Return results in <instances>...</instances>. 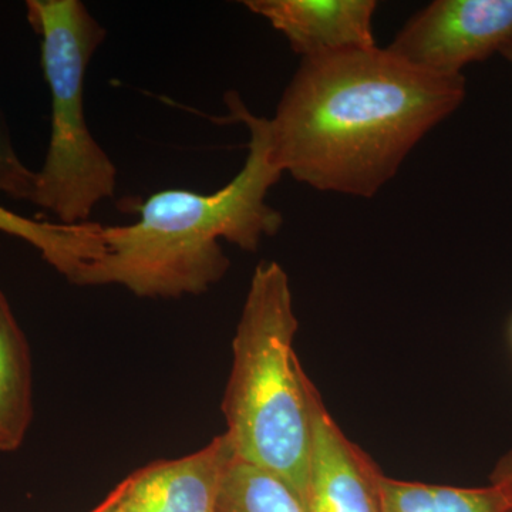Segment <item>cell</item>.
<instances>
[{
	"mask_svg": "<svg viewBox=\"0 0 512 512\" xmlns=\"http://www.w3.org/2000/svg\"><path fill=\"white\" fill-rule=\"evenodd\" d=\"M464 99V76L423 72L377 46L302 59L268 119L272 158L315 190L372 198Z\"/></svg>",
	"mask_w": 512,
	"mask_h": 512,
	"instance_id": "cell-1",
	"label": "cell"
},
{
	"mask_svg": "<svg viewBox=\"0 0 512 512\" xmlns=\"http://www.w3.org/2000/svg\"><path fill=\"white\" fill-rule=\"evenodd\" d=\"M231 119L249 131L244 167L225 187L200 194L185 188L154 192L137 222L103 227V252L76 285H120L140 298L200 295L229 269L220 239L256 251L284 217L266 202L282 173L272 158L268 119L256 117L237 94L225 97Z\"/></svg>",
	"mask_w": 512,
	"mask_h": 512,
	"instance_id": "cell-2",
	"label": "cell"
},
{
	"mask_svg": "<svg viewBox=\"0 0 512 512\" xmlns=\"http://www.w3.org/2000/svg\"><path fill=\"white\" fill-rule=\"evenodd\" d=\"M298 328L288 274L278 262H262L232 342L222 413L235 457L275 474L302 501L312 448V382L293 350Z\"/></svg>",
	"mask_w": 512,
	"mask_h": 512,
	"instance_id": "cell-3",
	"label": "cell"
},
{
	"mask_svg": "<svg viewBox=\"0 0 512 512\" xmlns=\"http://www.w3.org/2000/svg\"><path fill=\"white\" fill-rule=\"evenodd\" d=\"M40 37V59L52 99V128L32 204L62 224L89 222L116 194L117 168L97 143L84 114V79L107 30L82 0H28Z\"/></svg>",
	"mask_w": 512,
	"mask_h": 512,
	"instance_id": "cell-4",
	"label": "cell"
},
{
	"mask_svg": "<svg viewBox=\"0 0 512 512\" xmlns=\"http://www.w3.org/2000/svg\"><path fill=\"white\" fill-rule=\"evenodd\" d=\"M511 42L512 0H436L407 20L387 50L423 72L454 77Z\"/></svg>",
	"mask_w": 512,
	"mask_h": 512,
	"instance_id": "cell-5",
	"label": "cell"
},
{
	"mask_svg": "<svg viewBox=\"0 0 512 512\" xmlns=\"http://www.w3.org/2000/svg\"><path fill=\"white\" fill-rule=\"evenodd\" d=\"M234 458V448L221 434L195 453L130 474L92 512H215Z\"/></svg>",
	"mask_w": 512,
	"mask_h": 512,
	"instance_id": "cell-6",
	"label": "cell"
},
{
	"mask_svg": "<svg viewBox=\"0 0 512 512\" xmlns=\"http://www.w3.org/2000/svg\"><path fill=\"white\" fill-rule=\"evenodd\" d=\"M312 448L302 504L306 512H382L383 473L362 448L350 441L309 387Z\"/></svg>",
	"mask_w": 512,
	"mask_h": 512,
	"instance_id": "cell-7",
	"label": "cell"
},
{
	"mask_svg": "<svg viewBox=\"0 0 512 512\" xmlns=\"http://www.w3.org/2000/svg\"><path fill=\"white\" fill-rule=\"evenodd\" d=\"M302 59L376 47L375 0H247Z\"/></svg>",
	"mask_w": 512,
	"mask_h": 512,
	"instance_id": "cell-8",
	"label": "cell"
},
{
	"mask_svg": "<svg viewBox=\"0 0 512 512\" xmlns=\"http://www.w3.org/2000/svg\"><path fill=\"white\" fill-rule=\"evenodd\" d=\"M33 419L32 357L25 333L0 291V453L18 450Z\"/></svg>",
	"mask_w": 512,
	"mask_h": 512,
	"instance_id": "cell-9",
	"label": "cell"
},
{
	"mask_svg": "<svg viewBox=\"0 0 512 512\" xmlns=\"http://www.w3.org/2000/svg\"><path fill=\"white\" fill-rule=\"evenodd\" d=\"M101 229L103 225L90 221L69 225L30 220L0 205V232L28 242L73 284L103 252Z\"/></svg>",
	"mask_w": 512,
	"mask_h": 512,
	"instance_id": "cell-10",
	"label": "cell"
},
{
	"mask_svg": "<svg viewBox=\"0 0 512 512\" xmlns=\"http://www.w3.org/2000/svg\"><path fill=\"white\" fill-rule=\"evenodd\" d=\"M382 512H512L503 488H463L380 478Z\"/></svg>",
	"mask_w": 512,
	"mask_h": 512,
	"instance_id": "cell-11",
	"label": "cell"
},
{
	"mask_svg": "<svg viewBox=\"0 0 512 512\" xmlns=\"http://www.w3.org/2000/svg\"><path fill=\"white\" fill-rule=\"evenodd\" d=\"M215 512L306 511L284 480L235 457L222 480Z\"/></svg>",
	"mask_w": 512,
	"mask_h": 512,
	"instance_id": "cell-12",
	"label": "cell"
},
{
	"mask_svg": "<svg viewBox=\"0 0 512 512\" xmlns=\"http://www.w3.org/2000/svg\"><path fill=\"white\" fill-rule=\"evenodd\" d=\"M36 180L37 171L30 170L16 153L8 124L0 111V192L15 200L32 202Z\"/></svg>",
	"mask_w": 512,
	"mask_h": 512,
	"instance_id": "cell-13",
	"label": "cell"
},
{
	"mask_svg": "<svg viewBox=\"0 0 512 512\" xmlns=\"http://www.w3.org/2000/svg\"><path fill=\"white\" fill-rule=\"evenodd\" d=\"M490 484L503 488L512 500V450L505 453L490 474Z\"/></svg>",
	"mask_w": 512,
	"mask_h": 512,
	"instance_id": "cell-14",
	"label": "cell"
},
{
	"mask_svg": "<svg viewBox=\"0 0 512 512\" xmlns=\"http://www.w3.org/2000/svg\"><path fill=\"white\" fill-rule=\"evenodd\" d=\"M500 55H503L505 59H507V62L511 64L512 67V42L510 45H507L504 47L503 50H501Z\"/></svg>",
	"mask_w": 512,
	"mask_h": 512,
	"instance_id": "cell-15",
	"label": "cell"
},
{
	"mask_svg": "<svg viewBox=\"0 0 512 512\" xmlns=\"http://www.w3.org/2000/svg\"><path fill=\"white\" fill-rule=\"evenodd\" d=\"M511 340H512V322H511Z\"/></svg>",
	"mask_w": 512,
	"mask_h": 512,
	"instance_id": "cell-16",
	"label": "cell"
}]
</instances>
